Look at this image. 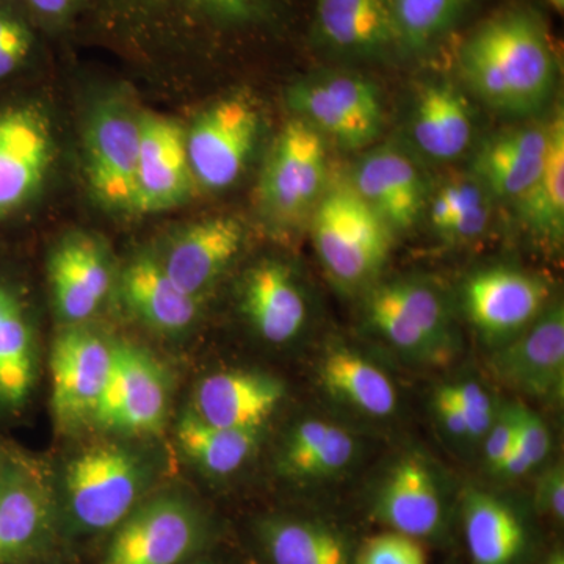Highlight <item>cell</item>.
Here are the masks:
<instances>
[{"mask_svg":"<svg viewBox=\"0 0 564 564\" xmlns=\"http://www.w3.org/2000/svg\"><path fill=\"white\" fill-rule=\"evenodd\" d=\"M39 51V28L20 0H0V80L31 63Z\"/></svg>","mask_w":564,"mask_h":564,"instance_id":"cell-36","label":"cell"},{"mask_svg":"<svg viewBox=\"0 0 564 564\" xmlns=\"http://www.w3.org/2000/svg\"><path fill=\"white\" fill-rule=\"evenodd\" d=\"M296 118L347 150L370 147L383 129L384 109L373 82L348 70L307 77L289 93Z\"/></svg>","mask_w":564,"mask_h":564,"instance_id":"cell-6","label":"cell"},{"mask_svg":"<svg viewBox=\"0 0 564 564\" xmlns=\"http://www.w3.org/2000/svg\"><path fill=\"white\" fill-rule=\"evenodd\" d=\"M150 470L139 454L115 443L82 448L63 480L58 530L73 536L109 534L147 499Z\"/></svg>","mask_w":564,"mask_h":564,"instance_id":"cell-2","label":"cell"},{"mask_svg":"<svg viewBox=\"0 0 564 564\" xmlns=\"http://www.w3.org/2000/svg\"><path fill=\"white\" fill-rule=\"evenodd\" d=\"M14 564H40V558L25 560V562L14 563Z\"/></svg>","mask_w":564,"mask_h":564,"instance_id":"cell-50","label":"cell"},{"mask_svg":"<svg viewBox=\"0 0 564 564\" xmlns=\"http://www.w3.org/2000/svg\"><path fill=\"white\" fill-rule=\"evenodd\" d=\"M58 532V510L39 466L7 448L0 470V564L41 558Z\"/></svg>","mask_w":564,"mask_h":564,"instance_id":"cell-8","label":"cell"},{"mask_svg":"<svg viewBox=\"0 0 564 564\" xmlns=\"http://www.w3.org/2000/svg\"><path fill=\"white\" fill-rule=\"evenodd\" d=\"M388 288L410 322L433 345L440 362H447L455 355L458 340L443 295L421 281H395Z\"/></svg>","mask_w":564,"mask_h":564,"instance_id":"cell-35","label":"cell"},{"mask_svg":"<svg viewBox=\"0 0 564 564\" xmlns=\"http://www.w3.org/2000/svg\"><path fill=\"white\" fill-rule=\"evenodd\" d=\"M551 129L521 128L494 137L475 159L477 180L486 191L518 202L543 172Z\"/></svg>","mask_w":564,"mask_h":564,"instance_id":"cell-23","label":"cell"},{"mask_svg":"<svg viewBox=\"0 0 564 564\" xmlns=\"http://www.w3.org/2000/svg\"><path fill=\"white\" fill-rule=\"evenodd\" d=\"M321 381L329 395L364 414L388 417L395 411V386L358 352L345 348L329 351L321 366Z\"/></svg>","mask_w":564,"mask_h":564,"instance_id":"cell-29","label":"cell"},{"mask_svg":"<svg viewBox=\"0 0 564 564\" xmlns=\"http://www.w3.org/2000/svg\"><path fill=\"white\" fill-rule=\"evenodd\" d=\"M516 417V447L529 458V462L536 464L543 462L551 448V434L540 415L525 406H514Z\"/></svg>","mask_w":564,"mask_h":564,"instance_id":"cell-40","label":"cell"},{"mask_svg":"<svg viewBox=\"0 0 564 564\" xmlns=\"http://www.w3.org/2000/svg\"><path fill=\"white\" fill-rule=\"evenodd\" d=\"M488 193L485 185L478 180L455 181L445 185L433 202L432 223L434 228L441 231L445 223L454 218L455 215L489 203Z\"/></svg>","mask_w":564,"mask_h":564,"instance_id":"cell-39","label":"cell"},{"mask_svg":"<svg viewBox=\"0 0 564 564\" xmlns=\"http://www.w3.org/2000/svg\"><path fill=\"white\" fill-rule=\"evenodd\" d=\"M356 564H429V560L419 540L392 530L370 538Z\"/></svg>","mask_w":564,"mask_h":564,"instance_id":"cell-37","label":"cell"},{"mask_svg":"<svg viewBox=\"0 0 564 564\" xmlns=\"http://www.w3.org/2000/svg\"><path fill=\"white\" fill-rule=\"evenodd\" d=\"M464 534L474 564H513L525 544L524 527L508 505L480 491L463 503Z\"/></svg>","mask_w":564,"mask_h":564,"instance_id":"cell-28","label":"cell"},{"mask_svg":"<svg viewBox=\"0 0 564 564\" xmlns=\"http://www.w3.org/2000/svg\"><path fill=\"white\" fill-rule=\"evenodd\" d=\"M284 397L272 377L229 370L204 378L195 392L193 413L210 425L232 430H261Z\"/></svg>","mask_w":564,"mask_h":564,"instance_id":"cell-20","label":"cell"},{"mask_svg":"<svg viewBox=\"0 0 564 564\" xmlns=\"http://www.w3.org/2000/svg\"><path fill=\"white\" fill-rule=\"evenodd\" d=\"M378 514L393 532L415 540L430 536L443 521V503L432 470L417 458H404L386 478Z\"/></svg>","mask_w":564,"mask_h":564,"instance_id":"cell-25","label":"cell"},{"mask_svg":"<svg viewBox=\"0 0 564 564\" xmlns=\"http://www.w3.org/2000/svg\"><path fill=\"white\" fill-rule=\"evenodd\" d=\"M547 159L533 187L518 199L522 221L545 243L558 245L564 236V120L556 115L551 124Z\"/></svg>","mask_w":564,"mask_h":564,"instance_id":"cell-30","label":"cell"},{"mask_svg":"<svg viewBox=\"0 0 564 564\" xmlns=\"http://www.w3.org/2000/svg\"><path fill=\"white\" fill-rule=\"evenodd\" d=\"M544 564H564V555L562 551H555L554 554L549 556L547 562Z\"/></svg>","mask_w":564,"mask_h":564,"instance_id":"cell-48","label":"cell"},{"mask_svg":"<svg viewBox=\"0 0 564 564\" xmlns=\"http://www.w3.org/2000/svg\"><path fill=\"white\" fill-rule=\"evenodd\" d=\"M115 344L88 329L70 328L52 347V406L65 429L95 421L113 366Z\"/></svg>","mask_w":564,"mask_h":564,"instance_id":"cell-12","label":"cell"},{"mask_svg":"<svg viewBox=\"0 0 564 564\" xmlns=\"http://www.w3.org/2000/svg\"><path fill=\"white\" fill-rule=\"evenodd\" d=\"M242 242L243 228L236 218H207L185 228L159 262L177 288L199 299L239 254Z\"/></svg>","mask_w":564,"mask_h":564,"instance_id":"cell-19","label":"cell"},{"mask_svg":"<svg viewBox=\"0 0 564 564\" xmlns=\"http://www.w3.org/2000/svg\"><path fill=\"white\" fill-rule=\"evenodd\" d=\"M328 187L325 139L295 118L274 140L263 166L259 199L269 220L295 229L310 221Z\"/></svg>","mask_w":564,"mask_h":564,"instance_id":"cell-5","label":"cell"},{"mask_svg":"<svg viewBox=\"0 0 564 564\" xmlns=\"http://www.w3.org/2000/svg\"><path fill=\"white\" fill-rule=\"evenodd\" d=\"M307 32L315 47L336 57L403 55L391 0H310Z\"/></svg>","mask_w":564,"mask_h":564,"instance_id":"cell-10","label":"cell"},{"mask_svg":"<svg viewBox=\"0 0 564 564\" xmlns=\"http://www.w3.org/2000/svg\"><path fill=\"white\" fill-rule=\"evenodd\" d=\"M356 443L347 430L326 421H304L292 430L282 451V467L293 477H332L355 458Z\"/></svg>","mask_w":564,"mask_h":564,"instance_id":"cell-31","label":"cell"},{"mask_svg":"<svg viewBox=\"0 0 564 564\" xmlns=\"http://www.w3.org/2000/svg\"><path fill=\"white\" fill-rule=\"evenodd\" d=\"M411 132L423 154L436 161H454L473 141L469 102L448 82H430L415 99Z\"/></svg>","mask_w":564,"mask_h":564,"instance_id":"cell-24","label":"cell"},{"mask_svg":"<svg viewBox=\"0 0 564 564\" xmlns=\"http://www.w3.org/2000/svg\"><path fill=\"white\" fill-rule=\"evenodd\" d=\"M484 0H391L403 55L440 47L473 17Z\"/></svg>","mask_w":564,"mask_h":564,"instance_id":"cell-32","label":"cell"},{"mask_svg":"<svg viewBox=\"0 0 564 564\" xmlns=\"http://www.w3.org/2000/svg\"><path fill=\"white\" fill-rule=\"evenodd\" d=\"M310 225L323 267L340 284L372 280L391 254L392 229L350 181L328 184Z\"/></svg>","mask_w":564,"mask_h":564,"instance_id":"cell-3","label":"cell"},{"mask_svg":"<svg viewBox=\"0 0 564 564\" xmlns=\"http://www.w3.org/2000/svg\"><path fill=\"white\" fill-rule=\"evenodd\" d=\"M188 564H210V563H207V562H203L202 558H196V560H193L192 563H188Z\"/></svg>","mask_w":564,"mask_h":564,"instance_id":"cell-51","label":"cell"},{"mask_svg":"<svg viewBox=\"0 0 564 564\" xmlns=\"http://www.w3.org/2000/svg\"><path fill=\"white\" fill-rule=\"evenodd\" d=\"M547 285L521 270H485L464 288V304L475 328L488 339L507 344L545 310Z\"/></svg>","mask_w":564,"mask_h":564,"instance_id":"cell-15","label":"cell"},{"mask_svg":"<svg viewBox=\"0 0 564 564\" xmlns=\"http://www.w3.org/2000/svg\"><path fill=\"white\" fill-rule=\"evenodd\" d=\"M261 430H232L210 425L188 411L177 423V443L184 454L212 475H229L247 463Z\"/></svg>","mask_w":564,"mask_h":564,"instance_id":"cell-34","label":"cell"},{"mask_svg":"<svg viewBox=\"0 0 564 564\" xmlns=\"http://www.w3.org/2000/svg\"><path fill=\"white\" fill-rule=\"evenodd\" d=\"M456 65L464 82L492 109L527 113L551 95L558 55L543 11L518 0L464 29Z\"/></svg>","mask_w":564,"mask_h":564,"instance_id":"cell-1","label":"cell"},{"mask_svg":"<svg viewBox=\"0 0 564 564\" xmlns=\"http://www.w3.org/2000/svg\"><path fill=\"white\" fill-rule=\"evenodd\" d=\"M193 184L184 129L166 118L144 117L133 210L172 209L191 196Z\"/></svg>","mask_w":564,"mask_h":564,"instance_id":"cell-16","label":"cell"},{"mask_svg":"<svg viewBox=\"0 0 564 564\" xmlns=\"http://www.w3.org/2000/svg\"><path fill=\"white\" fill-rule=\"evenodd\" d=\"M110 265L102 248L88 237L65 240L50 259L55 307L69 323L95 315L110 289Z\"/></svg>","mask_w":564,"mask_h":564,"instance_id":"cell-21","label":"cell"},{"mask_svg":"<svg viewBox=\"0 0 564 564\" xmlns=\"http://www.w3.org/2000/svg\"><path fill=\"white\" fill-rule=\"evenodd\" d=\"M36 378L35 340L21 300L0 284V411L13 413L31 397Z\"/></svg>","mask_w":564,"mask_h":564,"instance_id":"cell-27","label":"cell"},{"mask_svg":"<svg viewBox=\"0 0 564 564\" xmlns=\"http://www.w3.org/2000/svg\"><path fill=\"white\" fill-rule=\"evenodd\" d=\"M350 182L392 231L411 228L425 206L422 174L397 148L384 147L369 152Z\"/></svg>","mask_w":564,"mask_h":564,"instance_id":"cell-18","label":"cell"},{"mask_svg":"<svg viewBox=\"0 0 564 564\" xmlns=\"http://www.w3.org/2000/svg\"><path fill=\"white\" fill-rule=\"evenodd\" d=\"M261 131V115L242 98L215 102L185 133L188 163L195 184L206 191L231 187L247 169Z\"/></svg>","mask_w":564,"mask_h":564,"instance_id":"cell-9","label":"cell"},{"mask_svg":"<svg viewBox=\"0 0 564 564\" xmlns=\"http://www.w3.org/2000/svg\"><path fill=\"white\" fill-rule=\"evenodd\" d=\"M533 469V464L518 447L511 448L510 454L505 456L502 463L497 467L496 473L508 475V477H521Z\"/></svg>","mask_w":564,"mask_h":564,"instance_id":"cell-46","label":"cell"},{"mask_svg":"<svg viewBox=\"0 0 564 564\" xmlns=\"http://www.w3.org/2000/svg\"><path fill=\"white\" fill-rule=\"evenodd\" d=\"M51 131L39 110L0 115V218L20 209L40 187L51 162Z\"/></svg>","mask_w":564,"mask_h":564,"instance_id":"cell-17","label":"cell"},{"mask_svg":"<svg viewBox=\"0 0 564 564\" xmlns=\"http://www.w3.org/2000/svg\"><path fill=\"white\" fill-rule=\"evenodd\" d=\"M434 408H436L437 417L441 419L448 433L454 434L456 437H470L469 429H467L463 414L459 413L456 404L445 395L443 389H440L436 392V397H434Z\"/></svg>","mask_w":564,"mask_h":564,"instance_id":"cell-45","label":"cell"},{"mask_svg":"<svg viewBox=\"0 0 564 564\" xmlns=\"http://www.w3.org/2000/svg\"><path fill=\"white\" fill-rule=\"evenodd\" d=\"M489 218H491V203L481 204L474 209L455 215L454 218L445 223L440 232L456 240L475 239L488 228Z\"/></svg>","mask_w":564,"mask_h":564,"instance_id":"cell-43","label":"cell"},{"mask_svg":"<svg viewBox=\"0 0 564 564\" xmlns=\"http://www.w3.org/2000/svg\"><path fill=\"white\" fill-rule=\"evenodd\" d=\"M209 538L206 516L187 497H147L109 533L99 564H188Z\"/></svg>","mask_w":564,"mask_h":564,"instance_id":"cell-4","label":"cell"},{"mask_svg":"<svg viewBox=\"0 0 564 564\" xmlns=\"http://www.w3.org/2000/svg\"><path fill=\"white\" fill-rule=\"evenodd\" d=\"M543 3L549 9L554 10L555 13L562 14L564 11V0H543Z\"/></svg>","mask_w":564,"mask_h":564,"instance_id":"cell-47","label":"cell"},{"mask_svg":"<svg viewBox=\"0 0 564 564\" xmlns=\"http://www.w3.org/2000/svg\"><path fill=\"white\" fill-rule=\"evenodd\" d=\"M242 303L248 321L270 344L291 343L306 323V299L292 270L281 262H262L250 270Z\"/></svg>","mask_w":564,"mask_h":564,"instance_id":"cell-22","label":"cell"},{"mask_svg":"<svg viewBox=\"0 0 564 564\" xmlns=\"http://www.w3.org/2000/svg\"><path fill=\"white\" fill-rule=\"evenodd\" d=\"M121 292L129 310L158 332H184L198 315V296L177 288L159 259L150 256H141L126 269Z\"/></svg>","mask_w":564,"mask_h":564,"instance_id":"cell-26","label":"cell"},{"mask_svg":"<svg viewBox=\"0 0 564 564\" xmlns=\"http://www.w3.org/2000/svg\"><path fill=\"white\" fill-rule=\"evenodd\" d=\"M165 370L135 345L115 344L109 384L95 422L117 432L147 434L162 429L169 411Z\"/></svg>","mask_w":564,"mask_h":564,"instance_id":"cell-11","label":"cell"},{"mask_svg":"<svg viewBox=\"0 0 564 564\" xmlns=\"http://www.w3.org/2000/svg\"><path fill=\"white\" fill-rule=\"evenodd\" d=\"M6 451L7 448L0 445V470H2L3 459H6Z\"/></svg>","mask_w":564,"mask_h":564,"instance_id":"cell-49","label":"cell"},{"mask_svg":"<svg viewBox=\"0 0 564 564\" xmlns=\"http://www.w3.org/2000/svg\"><path fill=\"white\" fill-rule=\"evenodd\" d=\"M485 436L486 459H488L489 466L496 470L516 445L514 408H510L499 417L494 419L492 425L489 426Z\"/></svg>","mask_w":564,"mask_h":564,"instance_id":"cell-42","label":"cell"},{"mask_svg":"<svg viewBox=\"0 0 564 564\" xmlns=\"http://www.w3.org/2000/svg\"><path fill=\"white\" fill-rule=\"evenodd\" d=\"M536 500L544 513L563 521L564 518V473L562 466L545 470L538 481Z\"/></svg>","mask_w":564,"mask_h":564,"instance_id":"cell-44","label":"cell"},{"mask_svg":"<svg viewBox=\"0 0 564 564\" xmlns=\"http://www.w3.org/2000/svg\"><path fill=\"white\" fill-rule=\"evenodd\" d=\"M141 120L121 104H106L93 115L85 135L87 172L104 204L131 209L135 204Z\"/></svg>","mask_w":564,"mask_h":564,"instance_id":"cell-13","label":"cell"},{"mask_svg":"<svg viewBox=\"0 0 564 564\" xmlns=\"http://www.w3.org/2000/svg\"><path fill=\"white\" fill-rule=\"evenodd\" d=\"M20 3L36 28L57 32L69 28L88 0H20Z\"/></svg>","mask_w":564,"mask_h":564,"instance_id":"cell-41","label":"cell"},{"mask_svg":"<svg viewBox=\"0 0 564 564\" xmlns=\"http://www.w3.org/2000/svg\"><path fill=\"white\" fill-rule=\"evenodd\" d=\"M261 540L273 564H348L350 558L339 533L299 519H269Z\"/></svg>","mask_w":564,"mask_h":564,"instance_id":"cell-33","label":"cell"},{"mask_svg":"<svg viewBox=\"0 0 564 564\" xmlns=\"http://www.w3.org/2000/svg\"><path fill=\"white\" fill-rule=\"evenodd\" d=\"M90 2V0H88ZM109 24L122 28H169L223 35L272 31L288 14L291 0H91Z\"/></svg>","mask_w":564,"mask_h":564,"instance_id":"cell-7","label":"cell"},{"mask_svg":"<svg viewBox=\"0 0 564 564\" xmlns=\"http://www.w3.org/2000/svg\"><path fill=\"white\" fill-rule=\"evenodd\" d=\"M494 375L514 391L534 399H558L564 388V310L545 307L532 325L492 356Z\"/></svg>","mask_w":564,"mask_h":564,"instance_id":"cell-14","label":"cell"},{"mask_svg":"<svg viewBox=\"0 0 564 564\" xmlns=\"http://www.w3.org/2000/svg\"><path fill=\"white\" fill-rule=\"evenodd\" d=\"M441 389L463 414L470 437L485 436L494 422L491 399H489L485 389L480 384L474 383V381L444 386Z\"/></svg>","mask_w":564,"mask_h":564,"instance_id":"cell-38","label":"cell"}]
</instances>
